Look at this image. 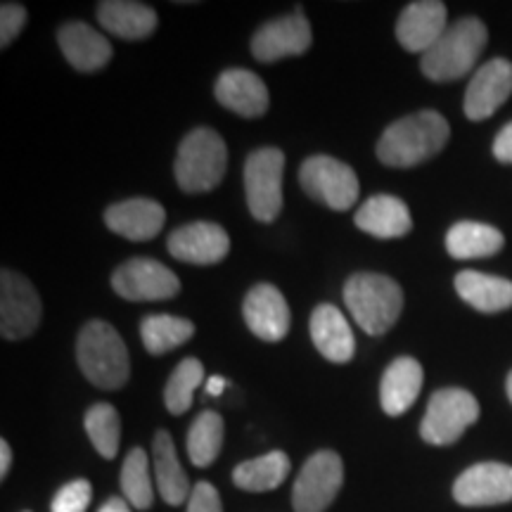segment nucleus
Segmentation results:
<instances>
[{"label":"nucleus","mask_w":512,"mask_h":512,"mask_svg":"<svg viewBox=\"0 0 512 512\" xmlns=\"http://www.w3.org/2000/svg\"><path fill=\"white\" fill-rule=\"evenodd\" d=\"M451 136L448 121L434 110H422L394 121L377 140V159L396 169L418 166L439 155Z\"/></svg>","instance_id":"nucleus-1"},{"label":"nucleus","mask_w":512,"mask_h":512,"mask_svg":"<svg viewBox=\"0 0 512 512\" xmlns=\"http://www.w3.org/2000/svg\"><path fill=\"white\" fill-rule=\"evenodd\" d=\"M486 41H489V31H486L482 19H458V22L453 24V27H448L444 31V36L434 43V48H430L422 55V74L437 83L460 79V76L470 72L479 57H482Z\"/></svg>","instance_id":"nucleus-2"},{"label":"nucleus","mask_w":512,"mask_h":512,"mask_svg":"<svg viewBox=\"0 0 512 512\" xmlns=\"http://www.w3.org/2000/svg\"><path fill=\"white\" fill-rule=\"evenodd\" d=\"M76 358H79L81 373L100 389L114 392L124 387L131 375L124 339L105 320H91L83 325L79 342H76Z\"/></svg>","instance_id":"nucleus-3"},{"label":"nucleus","mask_w":512,"mask_h":512,"mask_svg":"<svg viewBox=\"0 0 512 512\" xmlns=\"http://www.w3.org/2000/svg\"><path fill=\"white\" fill-rule=\"evenodd\" d=\"M344 304L368 335H384L403 311V292L396 280L380 273H356L344 285Z\"/></svg>","instance_id":"nucleus-4"},{"label":"nucleus","mask_w":512,"mask_h":512,"mask_svg":"<svg viewBox=\"0 0 512 512\" xmlns=\"http://www.w3.org/2000/svg\"><path fill=\"white\" fill-rule=\"evenodd\" d=\"M228 150L211 128H195L183 138L176 157V183L183 192H209L223 181Z\"/></svg>","instance_id":"nucleus-5"},{"label":"nucleus","mask_w":512,"mask_h":512,"mask_svg":"<svg viewBox=\"0 0 512 512\" xmlns=\"http://www.w3.org/2000/svg\"><path fill=\"white\" fill-rule=\"evenodd\" d=\"M479 418V403L467 389L448 387L432 394L425 418L420 425V437L432 446H451L463 437L470 425Z\"/></svg>","instance_id":"nucleus-6"},{"label":"nucleus","mask_w":512,"mask_h":512,"mask_svg":"<svg viewBox=\"0 0 512 512\" xmlns=\"http://www.w3.org/2000/svg\"><path fill=\"white\" fill-rule=\"evenodd\" d=\"M285 155L278 147H261L245 164V192L249 211L256 221L271 223L283 209Z\"/></svg>","instance_id":"nucleus-7"},{"label":"nucleus","mask_w":512,"mask_h":512,"mask_svg":"<svg viewBox=\"0 0 512 512\" xmlns=\"http://www.w3.org/2000/svg\"><path fill=\"white\" fill-rule=\"evenodd\" d=\"M299 183L313 200L335 211H347L358 200V176L349 164L335 157H309L299 169Z\"/></svg>","instance_id":"nucleus-8"},{"label":"nucleus","mask_w":512,"mask_h":512,"mask_svg":"<svg viewBox=\"0 0 512 512\" xmlns=\"http://www.w3.org/2000/svg\"><path fill=\"white\" fill-rule=\"evenodd\" d=\"M344 482L342 458L335 451H318L306 460L292 489L294 512H325Z\"/></svg>","instance_id":"nucleus-9"},{"label":"nucleus","mask_w":512,"mask_h":512,"mask_svg":"<svg viewBox=\"0 0 512 512\" xmlns=\"http://www.w3.org/2000/svg\"><path fill=\"white\" fill-rule=\"evenodd\" d=\"M112 290L128 302H162L181 292V280L159 261L131 259L114 271Z\"/></svg>","instance_id":"nucleus-10"},{"label":"nucleus","mask_w":512,"mask_h":512,"mask_svg":"<svg viewBox=\"0 0 512 512\" xmlns=\"http://www.w3.org/2000/svg\"><path fill=\"white\" fill-rule=\"evenodd\" d=\"M41 297L27 278L15 271L0 275V332L5 339L31 337L41 323Z\"/></svg>","instance_id":"nucleus-11"},{"label":"nucleus","mask_w":512,"mask_h":512,"mask_svg":"<svg viewBox=\"0 0 512 512\" xmlns=\"http://www.w3.org/2000/svg\"><path fill=\"white\" fill-rule=\"evenodd\" d=\"M311 24L302 10L273 19L252 36V55L259 62H275L283 57L304 55L311 48Z\"/></svg>","instance_id":"nucleus-12"},{"label":"nucleus","mask_w":512,"mask_h":512,"mask_svg":"<svg viewBox=\"0 0 512 512\" xmlns=\"http://www.w3.org/2000/svg\"><path fill=\"white\" fill-rule=\"evenodd\" d=\"M453 498L465 508L510 503L512 467L505 463H477L467 467L453 484Z\"/></svg>","instance_id":"nucleus-13"},{"label":"nucleus","mask_w":512,"mask_h":512,"mask_svg":"<svg viewBox=\"0 0 512 512\" xmlns=\"http://www.w3.org/2000/svg\"><path fill=\"white\" fill-rule=\"evenodd\" d=\"M166 249L185 264L211 266L226 259L230 252V238L219 223L195 221L174 230L166 240Z\"/></svg>","instance_id":"nucleus-14"},{"label":"nucleus","mask_w":512,"mask_h":512,"mask_svg":"<svg viewBox=\"0 0 512 512\" xmlns=\"http://www.w3.org/2000/svg\"><path fill=\"white\" fill-rule=\"evenodd\" d=\"M512 93V62L496 57L477 69L465 91V117L470 121H484L496 114L498 107Z\"/></svg>","instance_id":"nucleus-15"},{"label":"nucleus","mask_w":512,"mask_h":512,"mask_svg":"<svg viewBox=\"0 0 512 512\" xmlns=\"http://www.w3.org/2000/svg\"><path fill=\"white\" fill-rule=\"evenodd\" d=\"M247 328L264 342H280L290 332V306L278 287L261 283L247 292L242 304Z\"/></svg>","instance_id":"nucleus-16"},{"label":"nucleus","mask_w":512,"mask_h":512,"mask_svg":"<svg viewBox=\"0 0 512 512\" xmlns=\"http://www.w3.org/2000/svg\"><path fill=\"white\" fill-rule=\"evenodd\" d=\"M446 29V5L439 0H418L403 8L396 22V38L408 53L425 55Z\"/></svg>","instance_id":"nucleus-17"},{"label":"nucleus","mask_w":512,"mask_h":512,"mask_svg":"<svg viewBox=\"0 0 512 512\" xmlns=\"http://www.w3.org/2000/svg\"><path fill=\"white\" fill-rule=\"evenodd\" d=\"M166 211L159 202L147 197H133L119 204H112L105 211V223L112 233L133 242H147L162 233Z\"/></svg>","instance_id":"nucleus-18"},{"label":"nucleus","mask_w":512,"mask_h":512,"mask_svg":"<svg viewBox=\"0 0 512 512\" xmlns=\"http://www.w3.org/2000/svg\"><path fill=\"white\" fill-rule=\"evenodd\" d=\"M216 100L240 117L254 119L268 110V88L254 72L226 69L214 86Z\"/></svg>","instance_id":"nucleus-19"},{"label":"nucleus","mask_w":512,"mask_h":512,"mask_svg":"<svg viewBox=\"0 0 512 512\" xmlns=\"http://www.w3.org/2000/svg\"><path fill=\"white\" fill-rule=\"evenodd\" d=\"M311 339L316 349L332 363H349L354 358L356 339L349 320L332 304H320L311 313Z\"/></svg>","instance_id":"nucleus-20"},{"label":"nucleus","mask_w":512,"mask_h":512,"mask_svg":"<svg viewBox=\"0 0 512 512\" xmlns=\"http://www.w3.org/2000/svg\"><path fill=\"white\" fill-rule=\"evenodd\" d=\"M356 226L363 233L373 235L380 240L403 238L411 233L413 219L411 211L394 195H375L361 204V209L354 216Z\"/></svg>","instance_id":"nucleus-21"},{"label":"nucleus","mask_w":512,"mask_h":512,"mask_svg":"<svg viewBox=\"0 0 512 512\" xmlns=\"http://www.w3.org/2000/svg\"><path fill=\"white\" fill-rule=\"evenodd\" d=\"M57 41H60L62 55L79 72H98L112 60L110 41L83 22L64 24Z\"/></svg>","instance_id":"nucleus-22"},{"label":"nucleus","mask_w":512,"mask_h":512,"mask_svg":"<svg viewBox=\"0 0 512 512\" xmlns=\"http://www.w3.org/2000/svg\"><path fill=\"white\" fill-rule=\"evenodd\" d=\"M422 389V366L411 356H399L384 370L380 403L387 415H403L413 406Z\"/></svg>","instance_id":"nucleus-23"},{"label":"nucleus","mask_w":512,"mask_h":512,"mask_svg":"<svg viewBox=\"0 0 512 512\" xmlns=\"http://www.w3.org/2000/svg\"><path fill=\"white\" fill-rule=\"evenodd\" d=\"M98 19L102 29L110 31L112 36L126 38V41H140L155 34L157 12L145 3H133V0H107L98 5Z\"/></svg>","instance_id":"nucleus-24"},{"label":"nucleus","mask_w":512,"mask_h":512,"mask_svg":"<svg viewBox=\"0 0 512 512\" xmlns=\"http://www.w3.org/2000/svg\"><path fill=\"white\" fill-rule=\"evenodd\" d=\"M152 467H155V482L162 498L169 505L188 503L192 494L190 479L181 467V460L176 456L174 439L169 432L159 430L155 434V446H152Z\"/></svg>","instance_id":"nucleus-25"},{"label":"nucleus","mask_w":512,"mask_h":512,"mask_svg":"<svg viewBox=\"0 0 512 512\" xmlns=\"http://www.w3.org/2000/svg\"><path fill=\"white\" fill-rule=\"evenodd\" d=\"M456 292L479 313H498L512 306V280L498 275L463 271L456 275Z\"/></svg>","instance_id":"nucleus-26"},{"label":"nucleus","mask_w":512,"mask_h":512,"mask_svg":"<svg viewBox=\"0 0 512 512\" xmlns=\"http://www.w3.org/2000/svg\"><path fill=\"white\" fill-rule=\"evenodd\" d=\"M503 245L501 230L477 221H460L446 233V249L453 259H484L501 252Z\"/></svg>","instance_id":"nucleus-27"},{"label":"nucleus","mask_w":512,"mask_h":512,"mask_svg":"<svg viewBox=\"0 0 512 512\" xmlns=\"http://www.w3.org/2000/svg\"><path fill=\"white\" fill-rule=\"evenodd\" d=\"M290 458L283 451H271L266 456L245 460L233 470V482L240 486L242 491H254V494H261V491H273L278 489L280 484L285 482L287 475H290Z\"/></svg>","instance_id":"nucleus-28"},{"label":"nucleus","mask_w":512,"mask_h":512,"mask_svg":"<svg viewBox=\"0 0 512 512\" xmlns=\"http://www.w3.org/2000/svg\"><path fill=\"white\" fill-rule=\"evenodd\" d=\"M195 335V325L188 318L166 316V313H157V316H147L140 323V337H143L145 349L152 356L169 354L171 349L181 347L188 339Z\"/></svg>","instance_id":"nucleus-29"},{"label":"nucleus","mask_w":512,"mask_h":512,"mask_svg":"<svg viewBox=\"0 0 512 512\" xmlns=\"http://www.w3.org/2000/svg\"><path fill=\"white\" fill-rule=\"evenodd\" d=\"M121 491L128 505L136 510H150L155 503V486L150 477V460L143 448H131L121 467Z\"/></svg>","instance_id":"nucleus-30"},{"label":"nucleus","mask_w":512,"mask_h":512,"mask_svg":"<svg viewBox=\"0 0 512 512\" xmlns=\"http://www.w3.org/2000/svg\"><path fill=\"white\" fill-rule=\"evenodd\" d=\"M223 446V418L214 411H204L192 422L188 432V458L195 467H209L219 458Z\"/></svg>","instance_id":"nucleus-31"},{"label":"nucleus","mask_w":512,"mask_h":512,"mask_svg":"<svg viewBox=\"0 0 512 512\" xmlns=\"http://www.w3.org/2000/svg\"><path fill=\"white\" fill-rule=\"evenodd\" d=\"M83 427H86V434L102 458L112 460L117 456L121 441V418L117 408L110 403H95L83 418Z\"/></svg>","instance_id":"nucleus-32"},{"label":"nucleus","mask_w":512,"mask_h":512,"mask_svg":"<svg viewBox=\"0 0 512 512\" xmlns=\"http://www.w3.org/2000/svg\"><path fill=\"white\" fill-rule=\"evenodd\" d=\"M202 377L204 366L197 358H185V361L178 363L164 389V403L171 415H183L190 411L192 396H195V389L200 387Z\"/></svg>","instance_id":"nucleus-33"},{"label":"nucleus","mask_w":512,"mask_h":512,"mask_svg":"<svg viewBox=\"0 0 512 512\" xmlns=\"http://www.w3.org/2000/svg\"><path fill=\"white\" fill-rule=\"evenodd\" d=\"M91 482L88 479H74V482L64 484L60 491H57L53 503H50V510L53 512H86L88 505H91Z\"/></svg>","instance_id":"nucleus-34"},{"label":"nucleus","mask_w":512,"mask_h":512,"mask_svg":"<svg viewBox=\"0 0 512 512\" xmlns=\"http://www.w3.org/2000/svg\"><path fill=\"white\" fill-rule=\"evenodd\" d=\"M24 22H27V10L19 3H3L0 8V46H10L19 36Z\"/></svg>","instance_id":"nucleus-35"},{"label":"nucleus","mask_w":512,"mask_h":512,"mask_svg":"<svg viewBox=\"0 0 512 512\" xmlns=\"http://www.w3.org/2000/svg\"><path fill=\"white\" fill-rule=\"evenodd\" d=\"M188 512H223L221 496L214 489V484L200 482L192 486V494L188 498Z\"/></svg>","instance_id":"nucleus-36"},{"label":"nucleus","mask_w":512,"mask_h":512,"mask_svg":"<svg viewBox=\"0 0 512 512\" xmlns=\"http://www.w3.org/2000/svg\"><path fill=\"white\" fill-rule=\"evenodd\" d=\"M494 157L503 164H512V121L505 128H501L494 140Z\"/></svg>","instance_id":"nucleus-37"},{"label":"nucleus","mask_w":512,"mask_h":512,"mask_svg":"<svg viewBox=\"0 0 512 512\" xmlns=\"http://www.w3.org/2000/svg\"><path fill=\"white\" fill-rule=\"evenodd\" d=\"M10 465H12V451H10V444L8 441H0V477H8L10 472Z\"/></svg>","instance_id":"nucleus-38"},{"label":"nucleus","mask_w":512,"mask_h":512,"mask_svg":"<svg viewBox=\"0 0 512 512\" xmlns=\"http://www.w3.org/2000/svg\"><path fill=\"white\" fill-rule=\"evenodd\" d=\"M98 512H133V510H131V505H128L126 498L112 496L110 501L102 503V508Z\"/></svg>","instance_id":"nucleus-39"},{"label":"nucleus","mask_w":512,"mask_h":512,"mask_svg":"<svg viewBox=\"0 0 512 512\" xmlns=\"http://www.w3.org/2000/svg\"><path fill=\"white\" fill-rule=\"evenodd\" d=\"M223 389H226V380H223V377H211V380L207 382V394L209 396H219V394H223Z\"/></svg>","instance_id":"nucleus-40"},{"label":"nucleus","mask_w":512,"mask_h":512,"mask_svg":"<svg viewBox=\"0 0 512 512\" xmlns=\"http://www.w3.org/2000/svg\"><path fill=\"white\" fill-rule=\"evenodd\" d=\"M505 392H508V399H510V403H512V370H510L508 380H505Z\"/></svg>","instance_id":"nucleus-41"}]
</instances>
